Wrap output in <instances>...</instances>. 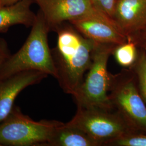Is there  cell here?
<instances>
[{
    "label": "cell",
    "instance_id": "1",
    "mask_svg": "<svg viewBox=\"0 0 146 146\" xmlns=\"http://www.w3.org/2000/svg\"><path fill=\"white\" fill-rule=\"evenodd\" d=\"M56 48L52 53L58 82L64 93L73 95L92 63L96 42L78 31L58 27Z\"/></svg>",
    "mask_w": 146,
    "mask_h": 146
},
{
    "label": "cell",
    "instance_id": "2",
    "mask_svg": "<svg viewBox=\"0 0 146 146\" xmlns=\"http://www.w3.org/2000/svg\"><path fill=\"white\" fill-rule=\"evenodd\" d=\"M49 31L42 12L39 11L26 42L1 67L0 80L27 70L40 71L56 79L57 70L48 42Z\"/></svg>",
    "mask_w": 146,
    "mask_h": 146
},
{
    "label": "cell",
    "instance_id": "3",
    "mask_svg": "<svg viewBox=\"0 0 146 146\" xmlns=\"http://www.w3.org/2000/svg\"><path fill=\"white\" fill-rule=\"evenodd\" d=\"M116 46L95 43L87 75L72 95L78 107L113 110L108 96L111 74L107 70V64Z\"/></svg>",
    "mask_w": 146,
    "mask_h": 146
},
{
    "label": "cell",
    "instance_id": "4",
    "mask_svg": "<svg viewBox=\"0 0 146 146\" xmlns=\"http://www.w3.org/2000/svg\"><path fill=\"white\" fill-rule=\"evenodd\" d=\"M108 96L113 109L120 114L131 131L146 133V104L131 68L110 75Z\"/></svg>",
    "mask_w": 146,
    "mask_h": 146
},
{
    "label": "cell",
    "instance_id": "5",
    "mask_svg": "<svg viewBox=\"0 0 146 146\" xmlns=\"http://www.w3.org/2000/svg\"><path fill=\"white\" fill-rule=\"evenodd\" d=\"M60 122L35 121L14 107L0 123V146H46Z\"/></svg>",
    "mask_w": 146,
    "mask_h": 146
},
{
    "label": "cell",
    "instance_id": "6",
    "mask_svg": "<svg viewBox=\"0 0 146 146\" xmlns=\"http://www.w3.org/2000/svg\"><path fill=\"white\" fill-rule=\"evenodd\" d=\"M69 122L84 131L100 146L131 131L114 110L78 107Z\"/></svg>",
    "mask_w": 146,
    "mask_h": 146
},
{
    "label": "cell",
    "instance_id": "7",
    "mask_svg": "<svg viewBox=\"0 0 146 146\" xmlns=\"http://www.w3.org/2000/svg\"><path fill=\"white\" fill-rule=\"evenodd\" d=\"M70 23L84 36L96 43L119 46L128 40L112 19L96 9Z\"/></svg>",
    "mask_w": 146,
    "mask_h": 146
},
{
    "label": "cell",
    "instance_id": "8",
    "mask_svg": "<svg viewBox=\"0 0 146 146\" xmlns=\"http://www.w3.org/2000/svg\"><path fill=\"white\" fill-rule=\"evenodd\" d=\"M40 7L47 25L55 30L65 21H72L93 12L92 0H34Z\"/></svg>",
    "mask_w": 146,
    "mask_h": 146
},
{
    "label": "cell",
    "instance_id": "9",
    "mask_svg": "<svg viewBox=\"0 0 146 146\" xmlns=\"http://www.w3.org/2000/svg\"><path fill=\"white\" fill-rule=\"evenodd\" d=\"M48 75L37 70L16 73L0 80V123L9 115L18 95L27 87L40 83Z\"/></svg>",
    "mask_w": 146,
    "mask_h": 146
},
{
    "label": "cell",
    "instance_id": "10",
    "mask_svg": "<svg viewBox=\"0 0 146 146\" xmlns=\"http://www.w3.org/2000/svg\"><path fill=\"white\" fill-rule=\"evenodd\" d=\"M113 20L128 39L146 29V0H117Z\"/></svg>",
    "mask_w": 146,
    "mask_h": 146
},
{
    "label": "cell",
    "instance_id": "11",
    "mask_svg": "<svg viewBox=\"0 0 146 146\" xmlns=\"http://www.w3.org/2000/svg\"><path fill=\"white\" fill-rule=\"evenodd\" d=\"M34 0H22L11 5L0 7V33H5L11 27L22 25L31 27L36 14L31 11Z\"/></svg>",
    "mask_w": 146,
    "mask_h": 146
},
{
    "label": "cell",
    "instance_id": "12",
    "mask_svg": "<svg viewBox=\"0 0 146 146\" xmlns=\"http://www.w3.org/2000/svg\"><path fill=\"white\" fill-rule=\"evenodd\" d=\"M46 146H100L84 131L69 122L56 127Z\"/></svg>",
    "mask_w": 146,
    "mask_h": 146
},
{
    "label": "cell",
    "instance_id": "13",
    "mask_svg": "<svg viewBox=\"0 0 146 146\" xmlns=\"http://www.w3.org/2000/svg\"><path fill=\"white\" fill-rule=\"evenodd\" d=\"M116 62L125 68H131L136 62L139 54V48L133 41L127 42L116 46L113 52Z\"/></svg>",
    "mask_w": 146,
    "mask_h": 146
},
{
    "label": "cell",
    "instance_id": "14",
    "mask_svg": "<svg viewBox=\"0 0 146 146\" xmlns=\"http://www.w3.org/2000/svg\"><path fill=\"white\" fill-rule=\"evenodd\" d=\"M138 48L137 59L129 68L135 75L139 92L146 104V54L142 49Z\"/></svg>",
    "mask_w": 146,
    "mask_h": 146
},
{
    "label": "cell",
    "instance_id": "15",
    "mask_svg": "<svg viewBox=\"0 0 146 146\" xmlns=\"http://www.w3.org/2000/svg\"><path fill=\"white\" fill-rule=\"evenodd\" d=\"M108 146H146V133L131 131L108 142Z\"/></svg>",
    "mask_w": 146,
    "mask_h": 146
},
{
    "label": "cell",
    "instance_id": "16",
    "mask_svg": "<svg viewBox=\"0 0 146 146\" xmlns=\"http://www.w3.org/2000/svg\"><path fill=\"white\" fill-rule=\"evenodd\" d=\"M94 7L113 20L117 0H92Z\"/></svg>",
    "mask_w": 146,
    "mask_h": 146
},
{
    "label": "cell",
    "instance_id": "17",
    "mask_svg": "<svg viewBox=\"0 0 146 146\" xmlns=\"http://www.w3.org/2000/svg\"><path fill=\"white\" fill-rule=\"evenodd\" d=\"M135 43L137 46L142 49L146 54V29L129 38Z\"/></svg>",
    "mask_w": 146,
    "mask_h": 146
},
{
    "label": "cell",
    "instance_id": "18",
    "mask_svg": "<svg viewBox=\"0 0 146 146\" xmlns=\"http://www.w3.org/2000/svg\"><path fill=\"white\" fill-rule=\"evenodd\" d=\"M11 55L8 45L5 40L0 38V68Z\"/></svg>",
    "mask_w": 146,
    "mask_h": 146
},
{
    "label": "cell",
    "instance_id": "19",
    "mask_svg": "<svg viewBox=\"0 0 146 146\" xmlns=\"http://www.w3.org/2000/svg\"><path fill=\"white\" fill-rule=\"evenodd\" d=\"M22 0H0V7L11 5Z\"/></svg>",
    "mask_w": 146,
    "mask_h": 146
}]
</instances>
